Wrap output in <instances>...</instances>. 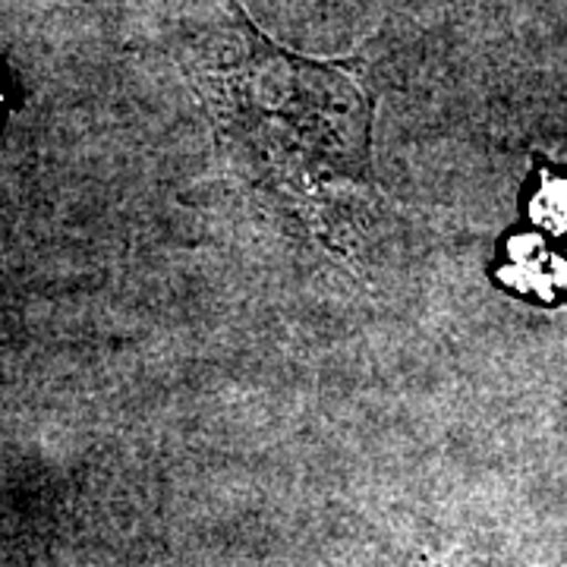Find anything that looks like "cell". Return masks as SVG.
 Wrapping results in <instances>:
<instances>
[{
    "label": "cell",
    "instance_id": "obj_2",
    "mask_svg": "<svg viewBox=\"0 0 567 567\" xmlns=\"http://www.w3.org/2000/svg\"><path fill=\"white\" fill-rule=\"evenodd\" d=\"M533 221L551 234H567V181L565 177H543V189L533 196Z\"/></svg>",
    "mask_w": 567,
    "mask_h": 567
},
{
    "label": "cell",
    "instance_id": "obj_1",
    "mask_svg": "<svg viewBox=\"0 0 567 567\" xmlns=\"http://www.w3.org/2000/svg\"><path fill=\"white\" fill-rule=\"evenodd\" d=\"M511 262L514 268L505 278L517 284L524 293H543L546 300H551L567 284V262L555 256L539 237H517L511 244Z\"/></svg>",
    "mask_w": 567,
    "mask_h": 567
}]
</instances>
